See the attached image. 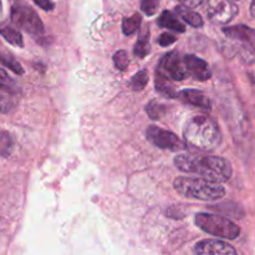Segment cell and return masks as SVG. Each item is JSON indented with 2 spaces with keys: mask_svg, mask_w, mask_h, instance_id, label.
Segmentation results:
<instances>
[{
  "mask_svg": "<svg viewBox=\"0 0 255 255\" xmlns=\"http://www.w3.org/2000/svg\"><path fill=\"white\" fill-rule=\"evenodd\" d=\"M174 164L184 173L198 174L202 178L214 183L227 182L233 173L231 163L221 157L179 154L174 158Z\"/></svg>",
  "mask_w": 255,
  "mask_h": 255,
  "instance_id": "6da1fadb",
  "label": "cell"
},
{
  "mask_svg": "<svg viewBox=\"0 0 255 255\" xmlns=\"http://www.w3.org/2000/svg\"><path fill=\"white\" fill-rule=\"evenodd\" d=\"M184 141L201 151H213L222 143V132L218 125L206 115L194 116L183 129Z\"/></svg>",
  "mask_w": 255,
  "mask_h": 255,
  "instance_id": "7a4b0ae2",
  "label": "cell"
},
{
  "mask_svg": "<svg viewBox=\"0 0 255 255\" xmlns=\"http://www.w3.org/2000/svg\"><path fill=\"white\" fill-rule=\"evenodd\" d=\"M174 189L183 197L198 201H217L226 196V189L219 183L204 178L178 177L173 182Z\"/></svg>",
  "mask_w": 255,
  "mask_h": 255,
  "instance_id": "3957f363",
  "label": "cell"
},
{
  "mask_svg": "<svg viewBox=\"0 0 255 255\" xmlns=\"http://www.w3.org/2000/svg\"><path fill=\"white\" fill-rule=\"evenodd\" d=\"M197 227L206 233L224 239H237L241 234V228L228 218L216 214L199 213L196 216Z\"/></svg>",
  "mask_w": 255,
  "mask_h": 255,
  "instance_id": "277c9868",
  "label": "cell"
},
{
  "mask_svg": "<svg viewBox=\"0 0 255 255\" xmlns=\"http://www.w3.org/2000/svg\"><path fill=\"white\" fill-rule=\"evenodd\" d=\"M11 21L32 36L44 34V24L34 9L26 5H14L11 7Z\"/></svg>",
  "mask_w": 255,
  "mask_h": 255,
  "instance_id": "5b68a950",
  "label": "cell"
},
{
  "mask_svg": "<svg viewBox=\"0 0 255 255\" xmlns=\"http://www.w3.org/2000/svg\"><path fill=\"white\" fill-rule=\"evenodd\" d=\"M156 72L163 75L172 81H183L189 75L184 60L176 51L168 52L162 57Z\"/></svg>",
  "mask_w": 255,
  "mask_h": 255,
  "instance_id": "8992f818",
  "label": "cell"
},
{
  "mask_svg": "<svg viewBox=\"0 0 255 255\" xmlns=\"http://www.w3.org/2000/svg\"><path fill=\"white\" fill-rule=\"evenodd\" d=\"M238 12V6L232 0H207V15L214 24H228Z\"/></svg>",
  "mask_w": 255,
  "mask_h": 255,
  "instance_id": "52a82bcc",
  "label": "cell"
},
{
  "mask_svg": "<svg viewBox=\"0 0 255 255\" xmlns=\"http://www.w3.org/2000/svg\"><path fill=\"white\" fill-rule=\"evenodd\" d=\"M147 139L154 144L156 147L162 149H168V151H181L186 148L183 142L171 131L159 128L157 126H149L146 131Z\"/></svg>",
  "mask_w": 255,
  "mask_h": 255,
  "instance_id": "ba28073f",
  "label": "cell"
},
{
  "mask_svg": "<svg viewBox=\"0 0 255 255\" xmlns=\"http://www.w3.org/2000/svg\"><path fill=\"white\" fill-rule=\"evenodd\" d=\"M20 90L14 80L0 69V112L7 114L15 107Z\"/></svg>",
  "mask_w": 255,
  "mask_h": 255,
  "instance_id": "9c48e42d",
  "label": "cell"
},
{
  "mask_svg": "<svg viewBox=\"0 0 255 255\" xmlns=\"http://www.w3.org/2000/svg\"><path fill=\"white\" fill-rule=\"evenodd\" d=\"M223 32L229 37L242 45L244 50L255 55V29L247 25H236V26L224 27Z\"/></svg>",
  "mask_w": 255,
  "mask_h": 255,
  "instance_id": "30bf717a",
  "label": "cell"
},
{
  "mask_svg": "<svg viewBox=\"0 0 255 255\" xmlns=\"http://www.w3.org/2000/svg\"><path fill=\"white\" fill-rule=\"evenodd\" d=\"M194 253L198 255H234L237 254V251L226 242L204 239L196 244Z\"/></svg>",
  "mask_w": 255,
  "mask_h": 255,
  "instance_id": "8fae6325",
  "label": "cell"
},
{
  "mask_svg": "<svg viewBox=\"0 0 255 255\" xmlns=\"http://www.w3.org/2000/svg\"><path fill=\"white\" fill-rule=\"evenodd\" d=\"M184 64H186L187 71L189 75L194 77L198 81H207L212 77V71L209 65L204 60L194 56V55H186L183 57Z\"/></svg>",
  "mask_w": 255,
  "mask_h": 255,
  "instance_id": "7c38bea8",
  "label": "cell"
},
{
  "mask_svg": "<svg viewBox=\"0 0 255 255\" xmlns=\"http://www.w3.org/2000/svg\"><path fill=\"white\" fill-rule=\"evenodd\" d=\"M176 97L182 100L184 104L193 105V106L201 107V109L204 110H211V100H209L203 92L199 91V90H182L179 94H177Z\"/></svg>",
  "mask_w": 255,
  "mask_h": 255,
  "instance_id": "4fadbf2b",
  "label": "cell"
},
{
  "mask_svg": "<svg viewBox=\"0 0 255 255\" xmlns=\"http://www.w3.org/2000/svg\"><path fill=\"white\" fill-rule=\"evenodd\" d=\"M158 25L161 27H166V29L172 30V31L177 32H184L186 31V26L182 24L178 20V17H176V15L172 11L168 10H164L161 14L158 19Z\"/></svg>",
  "mask_w": 255,
  "mask_h": 255,
  "instance_id": "5bb4252c",
  "label": "cell"
},
{
  "mask_svg": "<svg viewBox=\"0 0 255 255\" xmlns=\"http://www.w3.org/2000/svg\"><path fill=\"white\" fill-rule=\"evenodd\" d=\"M0 34L9 44L19 47L24 46V40H22L21 34L15 27L10 26L7 24H0Z\"/></svg>",
  "mask_w": 255,
  "mask_h": 255,
  "instance_id": "9a60e30c",
  "label": "cell"
},
{
  "mask_svg": "<svg viewBox=\"0 0 255 255\" xmlns=\"http://www.w3.org/2000/svg\"><path fill=\"white\" fill-rule=\"evenodd\" d=\"M176 12L178 16H181L187 24H189L191 26L193 27H202L203 26L204 21L202 19V16L197 12L192 11L191 7H187V6H177L176 7Z\"/></svg>",
  "mask_w": 255,
  "mask_h": 255,
  "instance_id": "2e32d148",
  "label": "cell"
},
{
  "mask_svg": "<svg viewBox=\"0 0 255 255\" xmlns=\"http://www.w3.org/2000/svg\"><path fill=\"white\" fill-rule=\"evenodd\" d=\"M156 90L159 94L163 95L164 97H168V99H173V97L177 96L172 80L167 79L166 76L158 74V72H156Z\"/></svg>",
  "mask_w": 255,
  "mask_h": 255,
  "instance_id": "e0dca14e",
  "label": "cell"
},
{
  "mask_svg": "<svg viewBox=\"0 0 255 255\" xmlns=\"http://www.w3.org/2000/svg\"><path fill=\"white\" fill-rule=\"evenodd\" d=\"M142 16L139 14L132 15L131 17H125L122 21V31L125 35H132L137 31L139 26H141Z\"/></svg>",
  "mask_w": 255,
  "mask_h": 255,
  "instance_id": "ac0fdd59",
  "label": "cell"
},
{
  "mask_svg": "<svg viewBox=\"0 0 255 255\" xmlns=\"http://www.w3.org/2000/svg\"><path fill=\"white\" fill-rule=\"evenodd\" d=\"M0 64L6 66L7 69L11 70L12 72H15L16 75H22L24 74V69L20 65L19 61L14 59L11 54L9 52H0Z\"/></svg>",
  "mask_w": 255,
  "mask_h": 255,
  "instance_id": "d6986e66",
  "label": "cell"
},
{
  "mask_svg": "<svg viewBox=\"0 0 255 255\" xmlns=\"http://www.w3.org/2000/svg\"><path fill=\"white\" fill-rule=\"evenodd\" d=\"M14 148V141L6 131H0V156L9 157Z\"/></svg>",
  "mask_w": 255,
  "mask_h": 255,
  "instance_id": "ffe728a7",
  "label": "cell"
},
{
  "mask_svg": "<svg viewBox=\"0 0 255 255\" xmlns=\"http://www.w3.org/2000/svg\"><path fill=\"white\" fill-rule=\"evenodd\" d=\"M133 52L136 56L138 57H144L151 52V45H149V36L148 34H144L137 40L136 45H134Z\"/></svg>",
  "mask_w": 255,
  "mask_h": 255,
  "instance_id": "44dd1931",
  "label": "cell"
},
{
  "mask_svg": "<svg viewBox=\"0 0 255 255\" xmlns=\"http://www.w3.org/2000/svg\"><path fill=\"white\" fill-rule=\"evenodd\" d=\"M146 112L149 116V119L159 120L166 114V106L163 104H161V102L153 100V101H151L146 106Z\"/></svg>",
  "mask_w": 255,
  "mask_h": 255,
  "instance_id": "7402d4cb",
  "label": "cell"
},
{
  "mask_svg": "<svg viewBox=\"0 0 255 255\" xmlns=\"http://www.w3.org/2000/svg\"><path fill=\"white\" fill-rule=\"evenodd\" d=\"M147 82H148V72L146 70H141L132 77L129 85H131L133 91H141L146 87Z\"/></svg>",
  "mask_w": 255,
  "mask_h": 255,
  "instance_id": "603a6c76",
  "label": "cell"
},
{
  "mask_svg": "<svg viewBox=\"0 0 255 255\" xmlns=\"http://www.w3.org/2000/svg\"><path fill=\"white\" fill-rule=\"evenodd\" d=\"M114 62H115V66H116L120 71H126L129 64L127 52L125 51V50H120V51H117L116 54L114 55Z\"/></svg>",
  "mask_w": 255,
  "mask_h": 255,
  "instance_id": "cb8c5ba5",
  "label": "cell"
},
{
  "mask_svg": "<svg viewBox=\"0 0 255 255\" xmlns=\"http://www.w3.org/2000/svg\"><path fill=\"white\" fill-rule=\"evenodd\" d=\"M141 9L147 16H153L158 9V0H142Z\"/></svg>",
  "mask_w": 255,
  "mask_h": 255,
  "instance_id": "d4e9b609",
  "label": "cell"
},
{
  "mask_svg": "<svg viewBox=\"0 0 255 255\" xmlns=\"http://www.w3.org/2000/svg\"><path fill=\"white\" fill-rule=\"evenodd\" d=\"M176 40L177 37L174 36V35L168 34V32H164V34H162L161 36H159L158 44L161 45L162 47H166V46H169V45H172L173 42H176Z\"/></svg>",
  "mask_w": 255,
  "mask_h": 255,
  "instance_id": "484cf974",
  "label": "cell"
},
{
  "mask_svg": "<svg viewBox=\"0 0 255 255\" xmlns=\"http://www.w3.org/2000/svg\"><path fill=\"white\" fill-rule=\"evenodd\" d=\"M34 2L36 5H39L42 10H46V11H51L55 7V4L51 0H34Z\"/></svg>",
  "mask_w": 255,
  "mask_h": 255,
  "instance_id": "4316f807",
  "label": "cell"
},
{
  "mask_svg": "<svg viewBox=\"0 0 255 255\" xmlns=\"http://www.w3.org/2000/svg\"><path fill=\"white\" fill-rule=\"evenodd\" d=\"M179 1L182 2V5H184L187 7H196L198 5H201V2L203 0H179Z\"/></svg>",
  "mask_w": 255,
  "mask_h": 255,
  "instance_id": "83f0119b",
  "label": "cell"
},
{
  "mask_svg": "<svg viewBox=\"0 0 255 255\" xmlns=\"http://www.w3.org/2000/svg\"><path fill=\"white\" fill-rule=\"evenodd\" d=\"M251 14H252V16L255 17V0H253V1H252V5H251Z\"/></svg>",
  "mask_w": 255,
  "mask_h": 255,
  "instance_id": "f1b7e54d",
  "label": "cell"
},
{
  "mask_svg": "<svg viewBox=\"0 0 255 255\" xmlns=\"http://www.w3.org/2000/svg\"><path fill=\"white\" fill-rule=\"evenodd\" d=\"M1 11H2V2L1 0H0V15H1Z\"/></svg>",
  "mask_w": 255,
  "mask_h": 255,
  "instance_id": "f546056e",
  "label": "cell"
}]
</instances>
